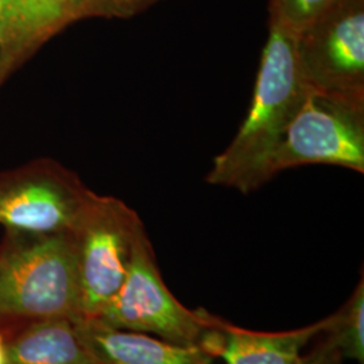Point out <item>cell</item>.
<instances>
[{"instance_id":"9c48e42d","label":"cell","mask_w":364,"mask_h":364,"mask_svg":"<svg viewBox=\"0 0 364 364\" xmlns=\"http://www.w3.org/2000/svg\"><path fill=\"white\" fill-rule=\"evenodd\" d=\"M70 23L68 0H1L0 85Z\"/></svg>"},{"instance_id":"9a60e30c","label":"cell","mask_w":364,"mask_h":364,"mask_svg":"<svg viewBox=\"0 0 364 364\" xmlns=\"http://www.w3.org/2000/svg\"><path fill=\"white\" fill-rule=\"evenodd\" d=\"M338 360V356L331 355V353H328V352L320 350V351L317 352V353H314V355H312V356L308 358V359L302 358V359H301V363L299 364H336Z\"/></svg>"},{"instance_id":"5bb4252c","label":"cell","mask_w":364,"mask_h":364,"mask_svg":"<svg viewBox=\"0 0 364 364\" xmlns=\"http://www.w3.org/2000/svg\"><path fill=\"white\" fill-rule=\"evenodd\" d=\"M335 0H269L270 23L299 34Z\"/></svg>"},{"instance_id":"e0dca14e","label":"cell","mask_w":364,"mask_h":364,"mask_svg":"<svg viewBox=\"0 0 364 364\" xmlns=\"http://www.w3.org/2000/svg\"><path fill=\"white\" fill-rule=\"evenodd\" d=\"M0 9H1V0H0Z\"/></svg>"},{"instance_id":"6da1fadb","label":"cell","mask_w":364,"mask_h":364,"mask_svg":"<svg viewBox=\"0 0 364 364\" xmlns=\"http://www.w3.org/2000/svg\"><path fill=\"white\" fill-rule=\"evenodd\" d=\"M308 93L297 68L296 34L269 23L247 117L213 159L207 182L247 195L270 181L274 156Z\"/></svg>"},{"instance_id":"5b68a950","label":"cell","mask_w":364,"mask_h":364,"mask_svg":"<svg viewBox=\"0 0 364 364\" xmlns=\"http://www.w3.org/2000/svg\"><path fill=\"white\" fill-rule=\"evenodd\" d=\"M212 314L189 311L165 285L154 248L142 230L134 245L126 278L97 320L105 326L139 332L176 344L198 346Z\"/></svg>"},{"instance_id":"2e32d148","label":"cell","mask_w":364,"mask_h":364,"mask_svg":"<svg viewBox=\"0 0 364 364\" xmlns=\"http://www.w3.org/2000/svg\"><path fill=\"white\" fill-rule=\"evenodd\" d=\"M0 364H6V344L0 335Z\"/></svg>"},{"instance_id":"7c38bea8","label":"cell","mask_w":364,"mask_h":364,"mask_svg":"<svg viewBox=\"0 0 364 364\" xmlns=\"http://www.w3.org/2000/svg\"><path fill=\"white\" fill-rule=\"evenodd\" d=\"M328 335L323 351L346 359L364 363V282L352 293L344 306L331 316V324L326 328Z\"/></svg>"},{"instance_id":"4fadbf2b","label":"cell","mask_w":364,"mask_h":364,"mask_svg":"<svg viewBox=\"0 0 364 364\" xmlns=\"http://www.w3.org/2000/svg\"><path fill=\"white\" fill-rule=\"evenodd\" d=\"M161 0H68L70 22L90 18L126 19L144 13Z\"/></svg>"},{"instance_id":"7a4b0ae2","label":"cell","mask_w":364,"mask_h":364,"mask_svg":"<svg viewBox=\"0 0 364 364\" xmlns=\"http://www.w3.org/2000/svg\"><path fill=\"white\" fill-rule=\"evenodd\" d=\"M11 234L0 252V313L77 320V266L70 232Z\"/></svg>"},{"instance_id":"277c9868","label":"cell","mask_w":364,"mask_h":364,"mask_svg":"<svg viewBox=\"0 0 364 364\" xmlns=\"http://www.w3.org/2000/svg\"><path fill=\"white\" fill-rule=\"evenodd\" d=\"M306 90L364 108V0H335L296 36Z\"/></svg>"},{"instance_id":"8992f818","label":"cell","mask_w":364,"mask_h":364,"mask_svg":"<svg viewBox=\"0 0 364 364\" xmlns=\"http://www.w3.org/2000/svg\"><path fill=\"white\" fill-rule=\"evenodd\" d=\"M93 192L55 161L0 174V225L10 232H70Z\"/></svg>"},{"instance_id":"30bf717a","label":"cell","mask_w":364,"mask_h":364,"mask_svg":"<svg viewBox=\"0 0 364 364\" xmlns=\"http://www.w3.org/2000/svg\"><path fill=\"white\" fill-rule=\"evenodd\" d=\"M73 323L99 364H215V359L198 346L111 328L97 320Z\"/></svg>"},{"instance_id":"3957f363","label":"cell","mask_w":364,"mask_h":364,"mask_svg":"<svg viewBox=\"0 0 364 364\" xmlns=\"http://www.w3.org/2000/svg\"><path fill=\"white\" fill-rule=\"evenodd\" d=\"M144 228L138 213L122 200L92 193L70 231L77 266V320L97 318L114 299L126 278L135 240Z\"/></svg>"},{"instance_id":"52a82bcc","label":"cell","mask_w":364,"mask_h":364,"mask_svg":"<svg viewBox=\"0 0 364 364\" xmlns=\"http://www.w3.org/2000/svg\"><path fill=\"white\" fill-rule=\"evenodd\" d=\"M324 164L364 171V108L308 93L277 150L270 173Z\"/></svg>"},{"instance_id":"ba28073f","label":"cell","mask_w":364,"mask_h":364,"mask_svg":"<svg viewBox=\"0 0 364 364\" xmlns=\"http://www.w3.org/2000/svg\"><path fill=\"white\" fill-rule=\"evenodd\" d=\"M331 324V316L287 332H257L212 316L198 347L223 364H299L304 348Z\"/></svg>"},{"instance_id":"8fae6325","label":"cell","mask_w":364,"mask_h":364,"mask_svg":"<svg viewBox=\"0 0 364 364\" xmlns=\"http://www.w3.org/2000/svg\"><path fill=\"white\" fill-rule=\"evenodd\" d=\"M6 364H99L68 318L38 320L6 346Z\"/></svg>"}]
</instances>
